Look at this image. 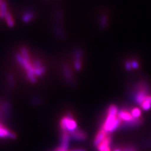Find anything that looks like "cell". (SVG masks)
<instances>
[{
  "label": "cell",
  "instance_id": "1",
  "mask_svg": "<svg viewBox=\"0 0 151 151\" xmlns=\"http://www.w3.org/2000/svg\"><path fill=\"white\" fill-rule=\"evenodd\" d=\"M121 124L122 121L117 116V115L113 114V113L107 111V116L101 129L105 131L108 134H110L119 129Z\"/></svg>",
  "mask_w": 151,
  "mask_h": 151
},
{
  "label": "cell",
  "instance_id": "2",
  "mask_svg": "<svg viewBox=\"0 0 151 151\" xmlns=\"http://www.w3.org/2000/svg\"><path fill=\"white\" fill-rule=\"evenodd\" d=\"M60 126L63 132H68L70 133L78 129L77 123L73 119L71 113L67 112L65 116L63 117L60 122Z\"/></svg>",
  "mask_w": 151,
  "mask_h": 151
},
{
  "label": "cell",
  "instance_id": "3",
  "mask_svg": "<svg viewBox=\"0 0 151 151\" xmlns=\"http://www.w3.org/2000/svg\"><path fill=\"white\" fill-rule=\"evenodd\" d=\"M15 58L17 62L20 64L22 67L25 69L26 72H32L34 73V67L33 66L32 63L30 61L25 60L23 57L20 54V53H17L15 55Z\"/></svg>",
  "mask_w": 151,
  "mask_h": 151
},
{
  "label": "cell",
  "instance_id": "4",
  "mask_svg": "<svg viewBox=\"0 0 151 151\" xmlns=\"http://www.w3.org/2000/svg\"><path fill=\"white\" fill-rule=\"evenodd\" d=\"M1 110L2 113V117L4 121L9 120L11 116L12 113V105L11 103L9 101H4L1 103Z\"/></svg>",
  "mask_w": 151,
  "mask_h": 151
},
{
  "label": "cell",
  "instance_id": "5",
  "mask_svg": "<svg viewBox=\"0 0 151 151\" xmlns=\"http://www.w3.org/2000/svg\"><path fill=\"white\" fill-rule=\"evenodd\" d=\"M70 139H73L74 140L78 142H83L85 141L87 138L86 134L85 132L79 129H76L74 131L69 133Z\"/></svg>",
  "mask_w": 151,
  "mask_h": 151
},
{
  "label": "cell",
  "instance_id": "6",
  "mask_svg": "<svg viewBox=\"0 0 151 151\" xmlns=\"http://www.w3.org/2000/svg\"><path fill=\"white\" fill-rule=\"evenodd\" d=\"M143 120L141 119H133L130 122H122L120 125V129H133L135 127L141 125L142 124Z\"/></svg>",
  "mask_w": 151,
  "mask_h": 151
},
{
  "label": "cell",
  "instance_id": "7",
  "mask_svg": "<svg viewBox=\"0 0 151 151\" xmlns=\"http://www.w3.org/2000/svg\"><path fill=\"white\" fill-rule=\"evenodd\" d=\"M112 137L111 135H108L103 140L102 142L97 147L98 151H111L110 146L111 145Z\"/></svg>",
  "mask_w": 151,
  "mask_h": 151
},
{
  "label": "cell",
  "instance_id": "8",
  "mask_svg": "<svg viewBox=\"0 0 151 151\" xmlns=\"http://www.w3.org/2000/svg\"><path fill=\"white\" fill-rule=\"evenodd\" d=\"M0 138L15 139L17 138V135L12 131L8 130L1 124H0Z\"/></svg>",
  "mask_w": 151,
  "mask_h": 151
},
{
  "label": "cell",
  "instance_id": "9",
  "mask_svg": "<svg viewBox=\"0 0 151 151\" xmlns=\"http://www.w3.org/2000/svg\"><path fill=\"white\" fill-rule=\"evenodd\" d=\"M70 137L69 135V133L68 132H62V136H61L60 139V145L59 147L63 150H67L69 145V142L70 140Z\"/></svg>",
  "mask_w": 151,
  "mask_h": 151
},
{
  "label": "cell",
  "instance_id": "10",
  "mask_svg": "<svg viewBox=\"0 0 151 151\" xmlns=\"http://www.w3.org/2000/svg\"><path fill=\"white\" fill-rule=\"evenodd\" d=\"M117 116L123 122H127L132 120L133 117H132L130 111H128L126 109H122L120 110H119L117 113Z\"/></svg>",
  "mask_w": 151,
  "mask_h": 151
},
{
  "label": "cell",
  "instance_id": "11",
  "mask_svg": "<svg viewBox=\"0 0 151 151\" xmlns=\"http://www.w3.org/2000/svg\"><path fill=\"white\" fill-rule=\"evenodd\" d=\"M108 135V134L105 131H104L102 129H101L98 132V133L95 136V138L94 139V141H93L94 145L97 147L102 142L103 140Z\"/></svg>",
  "mask_w": 151,
  "mask_h": 151
},
{
  "label": "cell",
  "instance_id": "12",
  "mask_svg": "<svg viewBox=\"0 0 151 151\" xmlns=\"http://www.w3.org/2000/svg\"><path fill=\"white\" fill-rule=\"evenodd\" d=\"M82 51L81 50H77L76 51L74 55V65L75 69L77 70H79L81 68V58H82Z\"/></svg>",
  "mask_w": 151,
  "mask_h": 151
},
{
  "label": "cell",
  "instance_id": "13",
  "mask_svg": "<svg viewBox=\"0 0 151 151\" xmlns=\"http://www.w3.org/2000/svg\"><path fill=\"white\" fill-rule=\"evenodd\" d=\"M35 17V14L33 11H28L23 14L22 16V22L23 23H28L34 20Z\"/></svg>",
  "mask_w": 151,
  "mask_h": 151
},
{
  "label": "cell",
  "instance_id": "14",
  "mask_svg": "<svg viewBox=\"0 0 151 151\" xmlns=\"http://www.w3.org/2000/svg\"><path fill=\"white\" fill-rule=\"evenodd\" d=\"M63 72L64 76L65 77V79L67 80L70 84H72V83H74V80L72 76V74L71 73H70V70L66 65H63Z\"/></svg>",
  "mask_w": 151,
  "mask_h": 151
},
{
  "label": "cell",
  "instance_id": "15",
  "mask_svg": "<svg viewBox=\"0 0 151 151\" xmlns=\"http://www.w3.org/2000/svg\"><path fill=\"white\" fill-rule=\"evenodd\" d=\"M6 81H7V84L9 87V89H13L15 88V79L14 76L11 74L9 73L6 76Z\"/></svg>",
  "mask_w": 151,
  "mask_h": 151
},
{
  "label": "cell",
  "instance_id": "16",
  "mask_svg": "<svg viewBox=\"0 0 151 151\" xmlns=\"http://www.w3.org/2000/svg\"><path fill=\"white\" fill-rule=\"evenodd\" d=\"M4 19L5 20L6 23V25H8V27H10V28H13V27H15V21H14V19H13V18L12 15V14L8 12Z\"/></svg>",
  "mask_w": 151,
  "mask_h": 151
},
{
  "label": "cell",
  "instance_id": "17",
  "mask_svg": "<svg viewBox=\"0 0 151 151\" xmlns=\"http://www.w3.org/2000/svg\"><path fill=\"white\" fill-rule=\"evenodd\" d=\"M8 12L6 3L4 1H1V4H0V18H4Z\"/></svg>",
  "mask_w": 151,
  "mask_h": 151
},
{
  "label": "cell",
  "instance_id": "18",
  "mask_svg": "<svg viewBox=\"0 0 151 151\" xmlns=\"http://www.w3.org/2000/svg\"><path fill=\"white\" fill-rule=\"evenodd\" d=\"M20 54L24 58L25 60L30 61V54L29 52H28V50L27 49V48L26 47H21L20 49Z\"/></svg>",
  "mask_w": 151,
  "mask_h": 151
},
{
  "label": "cell",
  "instance_id": "19",
  "mask_svg": "<svg viewBox=\"0 0 151 151\" xmlns=\"http://www.w3.org/2000/svg\"><path fill=\"white\" fill-rule=\"evenodd\" d=\"M131 115L134 119H139L141 118L142 112L139 108H134L130 110Z\"/></svg>",
  "mask_w": 151,
  "mask_h": 151
},
{
  "label": "cell",
  "instance_id": "20",
  "mask_svg": "<svg viewBox=\"0 0 151 151\" xmlns=\"http://www.w3.org/2000/svg\"><path fill=\"white\" fill-rule=\"evenodd\" d=\"M30 101L32 105L34 106H39L42 105V103H43V100L40 97L34 96L30 98Z\"/></svg>",
  "mask_w": 151,
  "mask_h": 151
},
{
  "label": "cell",
  "instance_id": "21",
  "mask_svg": "<svg viewBox=\"0 0 151 151\" xmlns=\"http://www.w3.org/2000/svg\"><path fill=\"white\" fill-rule=\"evenodd\" d=\"M46 71V68L45 66L43 65L40 66V67L35 68L34 69V74L35 75V76L37 77H40L42 75H44V73Z\"/></svg>",
  "mask_w": 151,
  "mask_h": 151
},
{
  "label": "cell",
  "instance_id": "22",
  "mask_svg": "<svg viewBox=\"0 0 151 151\" xmlns=\"http://www.w3.org/2000/svg\"><path fill=\"white\" fill-rule=\"evenodd\" d=\"M26 78L32 84H35L37 83V77L34 73L26 72Z\"/></svg>",
  "mask_w": 151,
  "mask_h": 151
},
{
  "label": "cell",
  "instance_id": "23",
  "mask_svg": "<svg viewBox=\"0 0 151 151\" xmlns=\"http://www.w3.org/2000/svg\"><path fill=\"white\" fill-rule=\"evenodd\" d=\"M53 30L54 32H55V34L58 36L59 38H60V39H62L63 37H64V35L63 34V33L62 32V30L60 29V28L59 27H58V26H55L53 28Z\"/></svg>",
  "mask_w": 151,
  "mask_h": 151
},
{
  "label": "cell",
  "instance_id": "24",
  "mask_svg": "<svg viewBox=\"0 0 151 151\" xmlns=\"http://www.w3.org/2000/svg\"><path fill=\"white\" fill-rule=\"evenodd\" d=\"M140 107L144 111L149 110L151 108V103L148 101H144L140 105Z\"/></svg>",
  "mask_w": 151,
  "mask_h": 151
},
{
  "label": "cell",
  "instance_id": "25",
  "mask_svg": "<svg viewBox=\"0 0 151 151\" xmlns=\"http://www.w3.org/2000/svg\"><path fill=\"white\" fill-rule=\"evenodd\" d=\"M32 65L34 67V68H39V67H40V66H42V65H43V64H42V63L41 62L40 60H34V62L32 63Z\"/></svg>",
  "mask_w": 151,
  "mask_h": 151
},
{
  "label": "cell",
  "instance_id": "26",
  "mask_svg": "<svg viewBox=\"0 0 151 151\" xmlns=\"http://www.w3.org/2000/svg\"><path fill=\"white\" fill-rule=\"evenodd\" d=\"M122 151H136V148L133 147V146H129V147L123 148Z\"/></svg>",
  "mask_w": 151,
  "mask_h": 151
},
{
  "label": "cell",
  "instance_id": "27",
  "mask_svg": "<svg viewBox=\"0 0 151 151\" xmlns=\"http://www.w3.org/2000/svg\"><path fill=\"white\" fill-rule=\"evenodd\" d=\"M101 23H100V25L101 26H103L104 28H105L106 25V22H107V20L105 17H103L102 18H101Z\"/></svg>",
  "mask_w": 151,
  "mask_h": 151
},
{
  "label": "cell",
  "instance_id": "28",
  "mask_svg": "<svg viewBox=\"0 0 151 151\" xmlns=\"http://www.w3.org/2000/svg\"><path fill=\"white\" fill-rule=\"evenodd\" d=\"M131 66H132V68L136 69V68H137L139 67V64L135 60L132 61V62H131Z\"/></svg>",
  "mask_w": 151,
  "mask_h": 151
},
{
  "label": "cell",
  "instance_id": "29",
  "mask_svg": "<svg viewBox=\"0 0 151 151\" xmlns=\"http://www.w3.org/2000/svg\"><path fill=\"white\" fill-rule=\"evenodd\" d=\"M70 151H86L85 149H74V150H72Z\"/></svg>",
  "mask_w": 151,
  "mask_h": 151
},
{
  "label": "cell",
  "instance_id": "30",
  "mask_svg": "<svg viewBox=\"0 0 151 151\" xmlns=\"http://www.w3.org/2000/svg\"><path fill=\"white\" fill-rule=\"evenodd\" d=\"M55 151H68V150H63V149H61L59 147H58L57 149H55Z\"/></svg>",
  "mask_w": 151,
  "mask_h": 151
},
{
  "label": "cell",
  "instance_id": "31",
  "mask_svg": "<svg viewBox=\"0 0 151 151\" xmlns=\"http://www.w3.org/2000/svg\"><path fill=\"white\" fill-rule=\"evenodd\" d=\"M113 151H122V150L119 149H115L113 150Z\"/></svg>",
  "mask_w": 151,
  "mask_h": 151
},
{
  "label": "cell",
  "instance_id": "32",
  "mask_svg": "<svg viewBox=\"0 0 151 151\" xmlns=\"http://www.w3.org/2000/svg\"><path fill=\"white\" fill-rule=\"evenodd\" d=\"M2 116V113H1V108H0V118Z\"/></svg>",
  "mask_w": 151,
  "mask_h": 151
},
{
  "label": "cell",
  "instance_id": "33",
  "mask_svg": "<svg viewBox=\"0 0 151 151\" xmlns=\"http://www.w3.org/2000/svg\"><path fill=\"white\" fill-rule=\"evenodd\" d=\"M1 0H0V4H1Z\"/></svg>",
  "mask_w": 151,
  "mask_h": 151
}]
</instances>
